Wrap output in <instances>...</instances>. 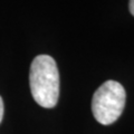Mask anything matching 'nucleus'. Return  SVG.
<instances>
[{"mask_svg":"<svg viewBox=\"0 0 134 134\" xmlns=\"http://www.w3.org/2000/svg\"><path fill=\"white\" fill-rule=\"evenodd\" d=\"M29 84L36 103L45 108H53L56 105L59 96V73L53 57L39 55L34 58Z\"/></svg>","mask_w":134,"mask_h":134,"instance_id":"obj_1","label":"nucleus"},{"mask_svg":"<svg viewBox=\"0 0 134 134\" xmlns=\"http://www.w3.org/2000/svg\"><path fill=\"white\" fill-rule=\"evenodd\" d=\"M125 100V90L120 83L115 81L103 83L92 99V112L95 120L103 125L114 123L122 114Z\"/></svg>","mask_w":134,"mask_h":134,"instance_id":"obj_2","label":"nucleus"},{"mask_svg":"<svg viewBox=\"0 0 134 134\" xmlns=\"http://www.w3.org/2000/svg\"><path fill=\"white\" fill-rule=\"evenodd\" d=\"M2 117H3V102H2L1 96H0V123L2 121Z\"/></svg>","mask_w":134,"mask_h":134,"instance_id":"obj_3","label":"nucleus"},{"mask_svg":"<svg viewBox=\"0 0 134 134\" xmlns=\"http://www.w3.org/2000/svg\"><path fill=\"white\" fill-rule=\"evenodd\" d=\"M129 9H130V12L132 14V16H134V0H131L129 2Z\"/></svg>","mask_w":134,"mask_h":134,"instance_id":"obj_4","label":"nucleus"}]
</instances>
